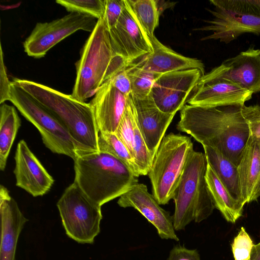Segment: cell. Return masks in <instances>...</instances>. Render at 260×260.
<instances>
[{
    "label": "cell",
    "mask_w": 260,
    "mask_h": 260,
    "mask_svg": "<svg viewBox=\"0 0 260 260\" xmlns=\"http://www.w3.org/2000/svg\"><path fill=\"white\" fill-rule=\"evenodd\" d=\"M98 147L99 152L113 155L127 166L135 176L140 175L134 157L115 133H99Z\"/></svg>",
    "instance_id": "d4e9b609"
},
{
    "label": "cell",
    "mask_w": 260,
    "mask_h": 260,
    "mask_svg": "<svg viewBox=\"0 0 260 260\" xmlns=\"http://www.w3.org/2000/svg\"><path fill=\"white\" fill-rule=\"evenodd\" d=\"M207 74L239 85L253 93L260 91V50L250 48L228 58Z\"/></svg>",
    "instance_id": "2e32d148"
},
{
    "label": "cell",
    "mask_w": 260,
    "mask_h": 260,
    "mask_svg": "<svg viewBox=\"0 0 260 260\" xmlns=\"http://www.w3.org/2000/svg\"><path fill=\"white\" fill-rule=\"evenodd\" d=\"M1 239L0 260H15L18 238L27 219L8 189L0 186Z\"/></svg>",
    "instance_id": "d6986e66"
},
{
    "label": "cell",
    "mask_w": 260,
    "mask_h": 260,
    "mask_svg": "<svg viewBox=\"0 0 260 260\" xmlns=\"http://www.w3.org/2000/svg\"><path fill=\"white\" fill-rule=\"evenodd\" d=\"M152 52L145 55L141 62L135 64L141 69L158 74L179 71L198 69L205 74L201 60L180 54L162 44L154 36L149 39Z\"/></svg>",
    "instance_id": "ffe728a7"
},
{
    "label": "cell",
    "mask_w": 260,
    "mask_h": 260,
    "mask_svg": "<svg viewBox=\"0 0 260 260\" xmlns=\"http://www.w3.org/2000/svg\"><path fill=\"white\" fill-rule=\"evenodd\" d=\"M21 126L16 108L4 103L0 107V170L6 168L8 157Z\"/></svg>",
    "instance_id": "cb8c5ba5"
},
{
    "label": "cell",
    "mask_w": 260,
    "mask_h": 260,
    "mask_svg": "<svg viewBox=\"0 0 260 260\" xmlns=\"http://www.w3.org/2000/svg\"><path fill=\"white\" fill-rule=\"evenodd\" d=\"M252 94L229 80L205 74L198 81L187 103L203 107L244 104L251 98Z\"/></svg>",
    "instance_id": "4fadbf2b"
},
{
    "label": "cell",
    "mask_w": 260,
    "mask_h": 260,
    "mask_svg": "<svg viewBox=\"0 0 260 260\" xmlns=\"http://www.w3.org/2000/svg\"><path fill=\"white\" fill-rule=\"evenodd\" d=\"M168 260H201L196 249H188L181 246L174 247L170 251Z\"/></svg>",
    "instance_id": "d590c367"
},
{
    "label": "cell",
    "mask_w": 260,
    "mask_h": 260,
    "mask_svg": "<svg viewBox=\"0 0 260 260\" xmlns=\"http://www.w3.org/2000/svg\"><path fill=\"white\" fill-rule=\"evenodd\" d=\"M205 178L215 208L226 221L235 223L242 215L244 205L231 196L208 164Z\"/></svg>",
    "instance_id": "603a6c76"
},
{
    "label": "cell",
    "mask_w": 260,
    "mask_h": 260,
    "mask_svg": "<svg viewBox=\"0 0 260 260\" xmlns=\"http://www.w3.org/2000/svg\"><path fill=\"white\" fill-rule=\"evenodd\" d=\"M14 174L16 185L34 197L42 196L51 189L54 180L28 147L20 140L17 146Z\"/></svg>",
    "instance_id": "9a60e30c"
},
{
    "label": "cell",
    "mask_w": 260,
    "mask_h": 260,
    "mask_svg": "<svg viewBox=\"0 0 260 260\" xmlns=\"http://www.w3.org/2000/svg\"><path fill=\"white\" fill-rule=\"evenodd\" d=\"M129 65L114 52L103 17L98 19L76 62V76L71 95L83 102Z\"/></svg>",
    "instance_id": "3957f363"
},
{
    "label": "cell",
    "mask_w": 260,
    "mask_h": 260,
    "mask_svg": "<svg viewBox=\"0 0 260 260\" xmlns=\"http://www.w3.org/2000/svg\"><path fill=\"white\" fill-rule=\"evenodd\" d=\"M0 50V104H2L9 100L11 82L9 81L7 73L1 44Z\"/></svg>",
    "instance_id": "836d02e7"
},
{
    "label": "cell",
    "mask_w": 260,
    "mask_h": 260,
    "mask_svg": "<svg viewBox=\"0 0 260 260\" xmlns=\"http://www.w3.org/2000/svg\"><path fill=\"white\" fill-rule=\"evenodd\" d=\"M194 151L191 138L170 133L163 138L148 175L159 205L173 199L187 161Z\"/></svg>",
    "instance_id": "8992f818"
},
{
    "label": "cell",
    "mask_w": 260,
    "mask_h": 260,
    "mask_svg": "<svg viewBox=\"0 0 260 260\" xmlns=\"http://www.w3.org/2000/svg\"><path fill=\"white\" fill-rule=\"evenodd\" d=\"M12 82L34 97L61 121L73 140L77 157L99 152L100 132L89 103L34 81L14 78Z\"/></svg>",
    "instance_id": "7a4b0ae2"
},
{
    "label": "cell",
    "mask_w": 260,
    "mask_h": 260,
    "mask_svg": "<svg viewBox=\"0 0 260 260\" xmlns=\"http://www.w3.org/2000/svg\"><path fill=\"white\" fill-rule=\"evenodd\" d=\"M74 161V182L101 206L120 197L138 183V177L127 166L109 153H91Z\"/></svg>",
    "instance_id": "277c9868"
},
{
    "label": "cell",
    "mask_w": 260,
    "mask_h": 260,
    "mask_svg": "<svg viewBox=\"0 0 260 260\" xmlns=\"http://www.w3.org/2000/svg\"><path fill=\"white\" fill-rule=\"evenodd\" d=\"M137 113L132 94L128 96L123 115L115 133L131 154L134 155V138ZM134 157V156H133Z\"/></svg>",
    "instance_id": "83f0119b"
},
{
    "label": "cell",
    "mask_w": 260,
    "mask_h": 260,
    "mask_svg": "<svg viewBox=\"0 0 260 260\" xmlns=\"http://www.w3.org/2000/svg\"><path fill=\"white\" fill-rule=\"evenodd\" d=\"M10 101L39 131L45 146L52 152L77 158L73 140L61 121L51 111L11 81Z\"/></svg>",
    "instance_id": "ba28073f"
},
{
    "label": "cell",
    "mask_w": 260,
    "mask_h": 260,
    "mask_svg": "<svg viewBox=\"0 0 260 260\" xmlns=\"http://www.w3.org/2000/svg\"><path fill=\"white\" fill-rule=\"evenodd\" d=\"M109 33L114 52L129 65L152 52L149 38L134 14L128 0H124L121 16Z\"/></svg>",
    "instance_id": "7c38bea8"
},
{
    "label": "cell",
    "mask_w": 260,
    "mask_h": 260,
    "mask_svg": "<svg viewBox=\"0 0 260 260\" xmlns=\"http://www.w3.org/2000/svg\"><path fill=\"white\" fill-rule=\"evenodd\" d=\"M244 105L203 107L185 104L176 128L203 146L217 150L238 167L250 137L242 113Z\"/></svg>",
    "instance_id": "6da1fadb"
},
{
    "label": "cell",
    "mask_w": 260,
    "mask_h": 260,
    "mask_svg": "<svg viewBox=\"0 0 260 260\" xmlns=\"http://www.w3.org/2000/svg\"><path fill=\"white\" fill-rule=\"evenodd\" d=\"M124 6V0H105V10L103 16L108 30L117 23Z\"/></svg>",
    "instance_id": "d6a6232c"
},
{
    "label": "cell",
    "mask_w": 260,
    "mask_h": 260,
    "mask_svg": "<svg viewBox=\"0 0 260 260\" xmlns=\"http://www.w3.org/2000/svg\"><path fill=\"white\" fill-rule=\"evenodd\" d=\"M132 94L138 99L148 96L156 80L160 74L144 71L135 64H131L127 67Z\"/></svg>",
    "instance_id": "4316f807"
},
{
    "label": "cell",
    "mask_w": 260,
    "mask_h": 260,
    "mask_svg": "<svg viewBox=\"0 0 260 260\" xmlns=\"http://www.w3.org/2000/svg\"><path fill=\"white\" fill-rule=\"evenodd\" d=\"M132 95L139 128L149 152L154 157L175 114L162 112L150 95L143 99Z\"/></svg>",
    "instance_id": "ac0fdd59"
},
{
    "label": "cell",
    "mask_w": 260,
    "mask_h": 260,
    "mask_svg": "<svg viewBox=\"0 0 260 260\" xmlns=\"http://www.w3.org/2000/svg\"><path fill=\"white\" fill-rule=\"evenodd\" d=\"M55 2L70 12L91 16L99 19L105 10V0H57Z\"/></svg>",
    "instance_id": "f1b7e54d"
},
{
    "label": "cell",
    "mask_w": 260,
    "mask_h": 260,
    "mask_svg": "<svg viewBox=\"0 0 260 260\" xmlns=\"http://www.w3.org/2000/svg\"><path fill=\"white\" fill-rule=\"evenodd\" d=\"M198 69H189L161 75L155 81L150 96L162 112L176 114L185 106L200 78Z\"/></svg>",
    "instance_id": "8fae6325"
},
{
    "label": "cell",
    "mask_w": 260,
    "mask_h": 260,
    "mask_svg": "<svg viewBox=\"0 0 260 260\" xmlns=\"http://www.w3.org/2000/svg\"><path fill=\"white\" fill-rule=\"evenodd\" d=\"M212 19L195 29L212 33L201 39L228 44L243 34H260V0H210Z\"/></svg>",
    "instance_id": "52a82bcc"
},
{
    "label": "cell",
    "mask_w": 260,
    "mask_h": 260,
    "mask_svg": "<svg viewBox=\"0 0 260 260\" xmlns=\"http://www.w3.org/2000/svg\"><path fill=\"white\" fill-rule=\"evenodd\" d=\"M67 236L81 244H92L100 232L101 206L74 182L64 190L56 204Z\"/></svg>",
    "instance_id": "9c48e42d"
},
{
    "label": "cell",
    "mask_w": 260,
    "mask_h": 260,
    "mask_svg": "<svg viewBox=\"0 0 260 260\" xmlns=\"http://www.w3.org/2000/svg\"><path fill=\"white\" fill-rule=\"evenodd\" d=\"M138 22L149 39L159 24L160 13L155 0H128Z\"/></svg>",
    "instance_id": "484cf974"
},
{
    "label": "cell",
    "mask_w": 260,
    "mask_h": 260,
    "mask_svg": "<svg viewBox=\"0 0 260 260\" xmlns=\"http://www.w3.org/2000/svg\"><path fill=\"white\" fill-rule=\"evenodd\" d=\"M208 162L205 153L189 156L173 198L175 230H183L191 221L207 219L215 208L206 180Z\"/></svg>",
    "instance_id": "5b68a950"
},
{
    "label": "cell",
    "mask_w": 260,
    "mask_h": 260,
    "mask_svg": "<svg viewBox=\"0 0 260 260\" xmlns=\"http://www.w3.org/2000/svg\"><path fill=\"white\" fill-rule=\"evenodd\" d=\"M121 207H133L142 214L156 229L159 237L178 241L173 225V216L162 209L143 183L133 185L119 198Z\"/></svg>",
    "instance_id": "5bb4252c"
},
{
    "label": "cell",
    "mask_w": 260,
    "mask_h": 260,
    "mask_svg": "<svg viewBox=\"0 0 260 260\" xmlns=\"http://www.w3.org/2000/svg\"><path fill=\"white\" fill-rule=\"evenodd\" d=\"M207 162L231 196L245 205L241 193L238 167L217 150L203 146Z\"/></svg>",
    "instance_id": "7402d4cb"
},
{
    "label": "cell",
    "mask_w": 260,
    "mask_h": 260,
    "mask_svg": "<svg viewBox=\"0 0 260 260\" xmlns=\"http://www.w3.org/2000/svg\"><path fill=\"white\" fill-rule=\"evenodd\" d=\"M251 260H260V242L252 247L251 255Z\"/></svg>",
    "instance_id": "8d00e7d4"
},
{
    "label": "cell",
    "mask_w": 260,
    "mask_h": 260,
    "mask_svg": "<svg viewBox=\"0 0 260 260\" xmlns=\"http://www.w3.org/2000/svg\"><path fill=\"white\" fill-rule=\"evenodd\" d=\"M128 96L117 89L110 80L101 86L89 104L100 133H115L125 111Z\"/></svg>",
    "instance_id": "e0dca14e"
},
{
    "label": "cell",
    "mask_w": 260,
    "mask_h": 260,
    "mask_svg": "<svg viewBox=\"0 0 260 260\" xmlns=\"http://www.w3.org/2000/svg\"><path fill=\"white\" fill-rule=\"evenodd\" d=\"M112 85L126 96L132 93L131 83L127 72V67L117 73L110 80Z\"/></svg>",
    "instance_id": "e575fe53"
},
{
    "label": "cell",
    "mask_w": 260,
    "mask_h": 260,
    "mask_svg": "<svg viewBox=\"0 0 260 260\" xmlns=\"http://www.w3.org/2000/svg\"><path fill=\"white\" fill-rule=\"evenodd\" d=\"M244 203L260 197V142L250 136L238 166Z\"/></svg>",
    "instance_id": "44dd1931"
},
{
    "label": "cell",
    "mask_w": 260,
    "mask_h": 260,
    "mask_svg": "<svg viewBox=\"0 0 260 260\" xmlns=\"http://www.w3.org/2000/svg\"><path fill=\"white\" fill-rule=\"evenodd\" d=\"M242 113L249 127L250 136L260 142V106H246L244 104Z\"/></svg>",
    "instance_id": "1f68e13d"
},
{
    "label": "cell",
    "mask_w": 260,
    "mask_h": 260,
    "mask_svg": "<svg viewBox=\"0 0 260 260\" xmlns=\"http://www.w3.org/2000/svg\"><path fill=\"white\" fill-rule=\"evenodd\" d=\"M96 18L77 12H70L50 22H38L23 42L27 55L35 58L44 57L59 42L79 30L91 32Z\"/></svg>",
    "instance_id": "30bf717a"
},
{
    "label": "cell",
    "mask_w": 260,
    "mask_h": 260,
    "mask_svg": "<svg viewBox=\"0 0 260 260\" xmlns=\"http://www.w3.org/2000/svg\"><path fill=\"white\" fill-rule=\"evenodd\" d=\"M231 245L235 260H251V252L254 244L243 227H241Z\"/></svg>",
    "instance_id": "4dcf8cb0"
},
{
    "label": "cell",
    "mask_w": 260,
    "mask_h": 260,
    "mask_svg": "<svg viewBox=\"0 0 260 260\" xmlns=\"http://www.w3.org/2000/svg\"><path fill=\"white\" fill-rule=\"evenodd\" d=\"M133 149V156L139 169L140 175H148L153 157L149 152L139 128L137 116L135 124Z\"/></svg>",
    "instance_id": "f546056e"
}]
</instances>
